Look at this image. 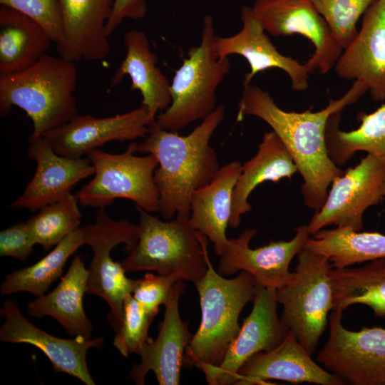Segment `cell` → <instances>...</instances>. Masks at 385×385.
<instances>
[{
	"label": "cell",
	"instance_id": "6da1fadb",
	"mask_svg": "<svg viewBox=\"0 0 385 385\" xmlns=\"http://www.w3.org/2000/svg\"><path fill=\"white\" fill-rule=\"evenodd\" d=\"M236 120L256 116L268 124L290 154L303 183L301 193L304 205L317 210L324 204L333 180L342 170L330 159L325 132L330 116L353 104L368 91L366 84L355 80L339 99H329L323 109L312 112L286 111L280 108L267 91L251 84L243 86Z\"/></svg>",
	"mask_w": 385,
	"mask_h": 385
},
{
	"label": "cell",
	"instance_id": "7a4b0ae2",
	"mask_svg": "<svg viewBox=\"0 0 385 385\" xmlns=\"http://www.w3.org/2000/svg\"><path fill=\"white\" fill-rule=\"evenodd\" d=\"M225 110L219 105L187 135L151 123L142 143L130 144L135 153H147L158 160L154 180L159 193L158 212L164 220H188L192 194L209 184L220 170L210 140L223 120Z\"/></svg>",
	"mask_w": 385,
	"mask_h": 385
},
{
	"label": "cell",
	"instance_id": "3957f363",
	"mask_svg": "<svg viewBox=\"0 0 385 385\" xmlns=\"http://www.w3.org/2000/svg\"><path fill=\"white\" fill-rule=\"evenodd\" d=\"M77 81L75 62L46 53L27 69L0 76L1 116L17 106L32 121L29 139L43 136L78 115L74 96Z\"/></svg>",
	"mask_w": 385,
	"mask_h": 385
},
{
	"label": "cell",
	"instance_id": "277c9868",
	"mask_svg": "<svg viewBox=\"0 0 385 385\" xmlns=\"http://www.w3.org/2000/svg\"><path fill=\"white\" fill-rule=\"evenodd\" d=\"M207 270L194 283L200 297L201 322L187 346L183 366H196L205 378L222 364L228 346L237 335L239 317L252 302L257 282L245 271L232 279L217 272L207 259Z\"/></svg>",
	"mask_w": 385,
	"mask_h": 385
},
{
	"label": "cell",
	"instance_id": "5b68a950",
	"mask_svg": "<svg viewBox=\"0 0 385 385\" xmlns=\"http://www.w3.org/2000/svg\"><path fill=\"white\" fill-rule=\"evenodd\" d=\"M138 240L120 263L125 272L153 270L193 283L207 270L208 238L189 219L163 221L138 206Z\"/></svg>",
	"mask_w": 385,
	"mask_h": 385
},
{
	"label": "cell",
	"instance_id": "8992f818",
	"mask_svg": "<svg viewBox=\"0 0 385 385\" xmlns=\"http://www.w3.org/2000/svg\"><path fill=\"white\" fill-rule=\"evenodd\" d=\"M202 22L200 44L188 51V58L173 78L170 106L152 123L160 129L178 132L195 120L205 119L216 108V90L228 73L230 61L217 53L211 16L205 15Z\"/></svg>",
	"mask_w": 385,
	"mask_h": 385
},
{
	"label": "cell",
	"instance_id": "52a82bcc",
	"mask_svg": "<svg viewBox=\"0 0 385 385\" xmlns=\"http://www.w3.org/2000/svg\"><path fill=\"white\" fill-rule=\"evenodd\" d=\"M294 277L276 289L282 305L281 320L307 352L312 355L326 329L328 314L333 310V290L326 257L303 249L297 255Z\"/></svg>",
	"mask_w": 385,
	"mask_h": 385
},
{
	"label": "cell",
	"instance_id": "ba28073f",
	"mask_svg": "<svg viewBox=\"0 0 385 385\" xmlns=\"http://www.w3.org/2000/svg\"><path fill=\"white\" fill-rule=\"evenodd\" d=\"M130 145L125 152L113 154L96 149L87 157L94 167L93 178L76 192L83 207H106L115 199L133 201L148 212H158L159 193L154 180L156 158L137 156Z\"/></svg>",
	"mask_w": 385,
	"mask_h": 385
},
{
	"label": "cell",
	"instance_id": "9c48e42d",
	"mask_svg": "<svg viewBox=\"0 0 385 385\" xmlns=\"http://www.w3.org/2000/svg\"><path fill=\"white\" fill-rule=\"evenodd\" d=\"M105 208L98 207L95 222L84 226L85 245L93 250L86 292L108 304L109 320L116 331L122 322L124 299L132 294L135 279L125 276L121 263L113 261L111 253L115 247L124 244V251L129 254L138 240V225L125 220H112Z\"/></svg>",
	"mask_w": 385,
	"mask_h": 385
},
{
	"label": "cell",
	"instance_id": "30bf717a",
	"mask_svg": "<svg viewBox=\"0 0 385 385\" xmlns=\"http://www.w3.org/2000/svg\"><path fill=\"white\" fill-rule=\"evenodd\" d=\"M329 319V337L317 361L344 384L385 385V329L349 330L342 324L340 310H332Z\"/></svg>",
	"mask_w": 385,
	"mask_h": 385
},
{
	"label": "cell",
	"instance_id": "8fae6325",
	"mask_svg": "<svg viewBox=\"0 0 385 385\" xmlns=\"http://www.w3.org/2000/svg\"><path fill=\"white\" fill-rule=\"evenodd\" d=\"M385 199V165L371 154L336 177L322 206L315 210L307 229L310 235L328 226L361 231L363 216Z\"/></svg>",
	"mask_w": 385,
	"mask_h": 385
},
{
	"label": "cell",
	"instance_id": "7c38bea8",
	"mask_svg": "<svg viewBox=\"0 0 385 385\" xmlns=\"http://www.w3.org/2000/svg\"><path fill=\"white\" fill-rule=\"evenodd\" d=\"M252 10L272 36L299 34L312 43L306 63L310 73L324 75L334 67L343 48L311 0H256Z\"/></svg>",
	"mask_w": 385,
	"mask_h": 385
},
{
	"label": "cell",
	"instance_id": "4fadbf2b",
	"mask_svg": "<svg viewBox=\"0 0 385 385\" xmlns=\"http://www.w3.org/2000/svg\"><path fill=\"white\" fill-rule=\"evenodd\" d=\"M252 302L222 364L205 378L209 384H236L239 370L251 356L273 349L286 337L288 330L277 312L276 289L257 283Z\"/></svg>",
	"mask_w": 385,
	"mask_h": 385
},
{
	"label": "cell",
	"instance_id": "5bb4252c",
	"mask_svg": "<svg viewBox=\"0 0 385 385\" xmlns=\"http://www.w3.org/2000/svg\"><path fill=\"white\" fill-rule=\"evenodd\" d=\"M257 233L256 229H247L238 237L229 239L220 256L217 272L222 276H230L245 271L252 274L261 285L279 289L294 277L289 265L310 238L307 225L297 227L289 241H271L268 245L252 249L250 242Z\"/></svg>",
	"mask_w": 385,
	"mask_h": 385
},
{
	"label": "cell",
	"instance_id": "9a60e30c",
	"mask_svg": "<svg viewBox=\"0 0 385 385\" xmlns=\"http://www.w3.org/2000/svg\"><path fill=\"white\" fill-rule=\"evenodd\" d=\"M29 142L27 154L36 162V171L23 193L9 208L34 212L68 195L78 182L94 175V167L88 157L60 155L43 135L29 139Z\"/></svg>",
	"mask_w": 385,
	"mask_h": 385
},
{
	"label": "cell",
	"instance_id": "2e32d148",
	"mask_svg": "<svg viewBox=\"0 0 385 385\" xmlns=\"http://www.w3.org/2000/svg\"><path fill=\"white\" fill-rule=\"evenodd\" d=\"M150 120L141 106L130 111L109 117L78 115L67 123L46 132L58 155L79 158L111 141L125 142L145 138Z\"/></svg>",
	"mask_w": 385,
	"mask_h": 385
},
{
	"label": "cell",
	"instance_id": "e0dca14e",
	"mask_svg": "<svg viewBox=\"0 0 385 385\" xmlns=\"http://www.w3.org/2000/svg\"><path fill=\"white\" fill-rule=\"evenodd\" d=\"M185 289L184 280L179 279L172 286L164 304L163 320L158 324V335L138 351L140 362L134 364L128 377L135 384H145L146 374L153 371L160 385L180 384V374L185 351L192 335L188 323L183 322L179 313V299Z\"/></svg>",
	"mask_w": 385,
	"mask_h": 385
},
{
	"label": "cell",
	"instance_id": "ac0fdd59",
	"mask_svg": "<svg viewBox=\"0 0 385 385\" xmlns=\"http://www.w3.org/2000/svg\"><path fill=\"white\" fill-rule=\"evenodd\" d=\"M5 318L0 328V340L6 343H26L43 351L56 372H63L78 379L87 385H94L86 362L89 349H101L103 339L86 340L80 337L61 339L38 328L21 314L16 301L6 299L0 310Z\"/></svg>",
	"mask_w": 385,
	"mask_h": 385
},
{
	"label": "cell",
	"instance_id": "d6986e66",
	"mask_svg": "<svg viewBox=\"0 0 385 385\" xmlns=\"http://www.w3.org/2000/svg\"><path fill=\"white\" fill-rule=\"evenodd\" d=\"M240 19L242 23L241 30L231 36H216L215 48L220 58L236 54L247 60L250 71L245 76L243 86L250 84L258 73L274 68L282 70L288 75L293 90H307L310 74L307 64H302L277 51L265 34V30L255 16L252 7L243 6Z\"/></svg>",
	"mask_w": 385,
	"mask_h": 385
},
{
	"label": "cell",
	"instance_id": "ffe728a7",
	"mask_svg": "<svg viewBox=\"0 0 385 385\" xmlns=\"http://www.w3.org/2000/svg\"><path fill=\"white\" fill-rule=\"evenodd\" d=\"M334 70L343 79L363 81L374 101L385 100V0H376L364 13Z\"/></svg>",
	"mask_w": 385,
	"mask_h": 385
},
{
	"label": "cell",
	"instance_id": "44dd1931",
	"mask_svg": "<svg viewBox=\"0 0 385 385\" xmlns=\"http://www.w3.org/2000/svg\"><path fill=\"white\" fill-rule=\"evenodd\" d=\"M311 356L294 334L288 331L275 348L254 354L242 366L236 384H263L270 379L293 384H345L339 376L322 367Z\"/></svg>",
	"mask_w": 385,
	"mask_h": 385
},
{
	"label": "cell",
	"instance_id": "7402d4cb",
	"mask_svg": "<svg viewBox=\"0 0 385 385\" xmlns=\"http://www.w3.org/2000/svg\"><path fill=\"white\" fill-rule=\"evenodd\" d=\"M63 23L61 40L56 45L59 56L76 62L106 58L111 50L106 24L114 0H58Z\"/></svg>",
	"mask_w": 385,
	"mask_h": 385
},
{
	"label": "cell",
	"instance_id": "603a6c76",
	"mask_svg": "<svg viewBox=\"0 0 385 385\" xmlns=\"http://www.w3.org/2000/svg\"><path fill=\"white\" fill-rule=\"evenodd\" d=\"M123 41L126 55L111 78L109 88L118 85L128 75L131 79L130 88L140 91L142 106L147 108L151 124L158 113L166 110L172 102L170 83L157 66L158 56L150 50L144 31H128Z\"/></svg>",
	"mask_w": 385,
	"mask_h": 385
},
{
	"label": "cell",
	"instance_id": "cb8c5ba5",
	"mask_svg": "<svg viewBox=\"0 0 385 385\" xmlns=\"http://www.w3.org/2000/svg\"><path fill=\"white\" fill-rule=\"evenodd\" d=\"M242 163L234 160L222 166L214 179L196 190L190 202L189 222L213 243L221 256L228 242L226 230L232 210V196L242 171Z\"/></svg>",
	"mask_w": 385,
	"mask_h": 385
},
{
	"label": "cell",
	"instance_id": "d4e9b609",
	"mask_svg": "<svg viewBox=\"0 0 385 385\" xmlns=\"http://www.w3.org/2000/svg\"><path fill=\"white\" fill-rule=\"evenodd\" d=\"M88 277V270L83 261L79 255L76 256L58 286L27 304L29 314L36 318L52 317L70 337L91 339L93 325L83 305Z\"/></svg>",
	"mask_w": 385,
	"mask_h": 385
},
{
	"label": "cell",
	"instance_id": "484cf974",
	"mask_svg": "<svg viewBox=\"0 0 385 385\" xmlns=\"http://www.w3.org/2000/svg\"><path fill=\"white\" fill-rule=\"evenodd\" d=\"M297 172V166L280 138L272 130L265 133L256 155L242 165L232 192L229 227H237L241 216L251 210L248 198L257 186L267 181L291 179Z\"/></svg>",
	"mask_w": 385,
	"mask_h": 385
},
{
	"label": "cell",
	"instance_id": "4316f807",
	"mask_svg": "<svg viewBox=\"0 0 385 385\" xmlns=\"http://www.w3.org/2000/svg\"><path fill=\"white\" fill-rule=\"evenodd\" d=\"M51 40L34 20L9 6L0 8V76L23 71L47 53Z\"/></svg>",
	"mask_w": 385,
	"mask_h": 385
},
{
	"label": "cell",
	"instance_id": "83f0119b",
	"mask_svg": "<svg viewBox=\"0 0 385 385\" xmlns=\"http://www.w3.org/2000/svg\"><path fill=\"white\" fill-rule=\"evenodd\" d=\"M333 310L343 312L351 305L370 307L375 317H385V257L369 261L362 267L332 268Z\"/></svg>",
	"mask_w": 385,
	"mask_h": 385
},
{
	"label": "cell",
	"instance_id": "f1b7e54d",
	"mask_svg": "<svg viewBox=\"0 0 385 385\" xmlns=\"http://www.w3.org/2000/svg\"><path fill=\"white\" fill-rule=\"evenodd\" d=\"M342 111L333 113L327 124L326 145L333 163L346 164L359 151L378 158L385 165V103L374 112H360L359 126L350 131L339 129Z\"/></svg>",
	"mask_w": 385,
	"mask_h": 385
},
{
	"label": "cell",
	"instance_id": "f546056e",
	"mask_svg": "<svg viewBox=\"0 0 385 385\" xmlns=\"http://www.w3.org/2000/svg\"><path fill=\"white\" fill-rule=\"evenodd\" d=\"M312 235L304 248L328 258L333 268L385 257V235L379 232L336 227L324 228Z\"/></svg>",
	"mask_w": 385,
	"mask_h": 385
},
{
	"label": "cell",
	"instance_id": "4dcf8cb0",
	"mask_svg": "<svg viewBox=\"0 0 385 385\" xmlns=\"http://www.w3.org/2000/svg\"><path fill=\"white\" fill-rule=\"evenodd\" d=\"M85 245V228L80 227L61 240L34 265L8 274L1 285V294L27 292L38 297L63 273V267L81 246Z\"/></svg>",
	"mask_w": 385,
	"mask_h": 385
},
{
	"label": "cell",
	"instance_id": "1f68e13d",
	"mask_svg": "<svg viewBox=\"0 0 385 385\" xmlns=\"http://www.w3.org/2000/svg\"><path fill=\"white\" fill-rule=\"evenodd\" d=\"M75 194L47 205L26 221L27 229L36 244L45 251L57 245L66 237L80 228L81 214Z\"/></svg>",
	"mask_w": 385,
	"mask_h": 385
},
{
	"label": "cell",
	"instance_id": "d6a6232c",
	"mask_svg": "<svg viewBox=\"0 0 385 385\" xmlns=\"http://www.w3.org/2000/svg\"><path fill=\"white\" fill-rule=\"evenodd\" d=\"M311 1L344 50L357 35L359 19L376 0Z\"/></svg>",
	"mask_w": 385,
	"mask_h": 385
},
{
	"label": "cell",
	"instance_id": "836d02e7",
	"mask_svg": "<svg viewBox=\"0 0 385 385\" xmlns=\"http://www.w3.org/2000/svg\"><path fill=\"white\" fill-rule=\"evenodd\" d=\"M153 319L132 294L125 297L122 322L113 340V345L121 355L128 357L130 354H138L151 339L148 333Z\"/></svg>",
	"mask_w": 385,
	"mask_h": 385
},
{
	"label": "cell",
	"instance_id": "e575fe53",
	"mask_svg": "<svg viewBox=\"0 0 385 385\" xmlns=\"http://www.w3.org/2000/svg\"><path fill=\"white\" fill-rule=\"evenodd\" d=\"M0 4L34 20L56 44L61 40L63 23L58 0H0Z\"/></svg>",
	"mask_w": 385,
	"mask_h": 385
},
{
	"label": "cell",
	"instance_id": "d590c367",
	"mask_svg": "<svg viewBox=\"0 0 385 385\" xmlns=\"http://www.w3.org/2000/svg\"><path fill=\"white\" fill-rule=\"evenodd\" d=\"M179 279L173 275L146 273L142 278L134 280L132 295L155 318L160 306L165 303L172 286Z\"/></svg>",
	"mask_w": 385,
	"mask_h": 385
},
{
	"label": "cell",
	"instance_id": "8d00e7d4",
	"mask_svg": "<svg viewBox=\"0 0 385 385\" xmlns=\"http://www.w3.org/2000/svg\"><path fill=\"white\" fill-rule=\"evenodd\" d=\"M35 245L24 221L0 232L1 257H11L24 261L33 252Z\"/></svg>",
	"mask_w": 385,
	"mask_h": 385
},
{
	"label": "cell",
	"instance_id": "74e56055",
	"mask_svg": "<svg viewBox=\"0 0 385 385\" xmlns=\"http://www.w3.org/2000/svg\"><path fill=\"white\" fill-rule=\"evenodd\" d=\"M146 0H114L112 13L106 24V31L109 37L125 19L140 20L147 15Z\"/></svg>",
	"mask_w": 385,
	"mask_h": 385
},
{
	"label": "cell",
	"instance_id": "f35d334b",
	"mask_svg": "<svg viewBox=\"0 0 385 385\" xmlns=\"http://www.w3.org/2000/svg\"><path fill=\"white\" fill-rule=\"evenodd\" d=\"M255 1H256V0H255Z\"/></svg>",
	"mask_w": 385,
	"mask_h": 385
}]
</instances>
